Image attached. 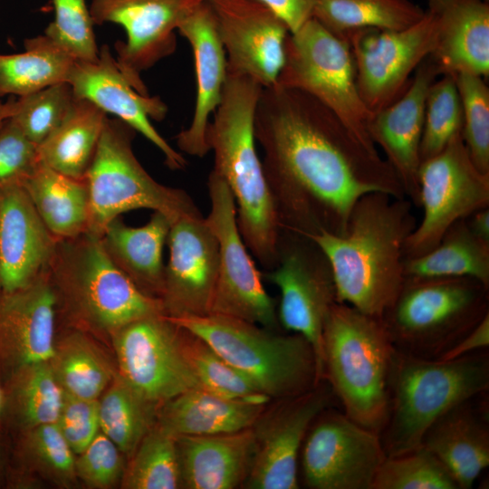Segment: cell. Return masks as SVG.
<instances>
[{"label": "cell", "mask_w": 489, "mask_h": 489, "mask_svg": "<svg viewBox=\"0 0 489 489\" xmlns=\"http://www.w3.org/2000/svg\"><path fill=\"white\" fill-rule=\"evenodd\" d=\"M254 137L282 230L342 235L363 196L405 198L390 165L311 95L277 83L263 88Z\"/></svg>", "instance_id": "6da1fadb"}, {"label": "cell", "mask_w": 489, "mask_h": 489, "mask_svg": "<svg viewBox=\"0 0 489 489\" xmlns=\"http://www.w3.org/2000/svg\"><path fill=\"white\" fill-rule=\"evenodd\" d=\"M413 204L381 192L363 196L353 206L346 232L309 236L327 257L336 300L381 318L404 281V246L417 225Z\"/></svg>", "instance_id": "7a4b0ae2"}, {"label": "cell", "mask_w": 489, "mask_h": 489, "mask_svg": "<svg viewBox=\"0 0 489 489\" xmlns=\"http://www.w3.org/2000/svg\"><path fill=\"white\" fill-rule=\"evenodd\" d=\"M263 87L227 73L222 99L206 129L214 168L235 202L240 234L250 253L268 271L278 262L282 227L256 151L254 116Z\"/></svg>", "instance_id": "3957f363"}, {"label": "cell", "mask_w": 489, "mask_h": 489, "mask_svg": "<svg viewBox=\"0 0 489 489\" xmlns=\"http://www.w3.org/2000/svg\"><path fill=\"white\" fill-rule=\"evenodd\" d=\"M49 276L66 318L82 331L111 336L123 326L165 314L162 301L144 293L107 254L101 236L58 239Z\"/></svg>", "instance_id": "277c9868"}, {"label": "cell", "mask_w": 489, "mask_h": 489, "mask_svg": "<svg viewBox=\"0 0 489 489\" xmlns=\"http://www.w3.org/2000/svg\"><path fill=\"white\" fill-rule=\"evenodd\" d=\"M489 389V353L451 360L395 350L388 379V408L379 434L387 456L421 446L426 431L456 404Z\"/></svg>", "instance_id": "5b68a950"}, {"label": "cell", "mask_w": 489, "mask_h": 489, "mask_svg": "<svg viewBox=\"0 0 489 489\" xmlns=\"http://www.w3.org/2000/svg\"><path fill=\"white\" fill-rule=\"evenodd\" d=\"M395 350L380 318L332 305L323 329V380L348 417L378 434L388 416Z\"/></svg>", "instance_id": "8992f818"}, {"label": "cell", "mask_w": 489, "mask_h": 489, "mask_svg": "<svg viewBox=\"0 0 489 489\" xmlns=\"http://www.w3.org/2000/svg\"><path fill=\"white\" fill-rule=\"evenodd\" d=\"M168 318L204 340L270 399L300 395L320 383L314 351L300 334H279L222 314Z\"/></svg>", "instance_id": "52a82bcc"}, {"label": "cell", "mask_w": 489, "mask_h": 489, "mask_svg": "<svg viewBox=\"0 0 489 489\" xmlns=\"http://www.w3.org/2000/svg\"><path fill=\"white\" fill-rule=\"evenodd\" d=\"M487 314L489 287L474 278H405L380 319L397 351L436 360Z\"/></svg>", "instance_id": "ba28073f"}, {"label": "cell", "mask_w": 489, "mask_h": 489, "mask_svg": "<svg viewBox=\"0 0 489 489\" xmlns=\"http://www.w3.org/2000/svg\"><path fill=\"white\" fill-rule=\"evenodd\" d=\"M136 133L121 120L108 117L84 177L90 200L87 233L101 236L110 221L136 209L159 212L171 223L200 213L186 191L158 182L143 168L132 150Z\"/></svg>", "instance_id": "9c48e42d"}, {"label": "cell", "mask_w": 489, "mask_h": 489, "mask_svg": "<svg viewBox=\"0 0 489 489\" xmlns=\"http://www.w3.org/2000/svg\"><path fill=\"white\" fill-rule=\"evenodd\" d=\"M277 84L297 89L331 110L366 146L377 149L368 133L371 113L357 85L349 42L314 18L290 34Z\"/></svg>", "instance_id": "30bf717a"}, {"label": "cell", "mask_w": 489, "mask_h": 489, "mask_svg": "<svg viewBox=\"0 0 489 489\" xmlns=\"http://www.w3.org/2000/svg\"><path fill=\"white\" fill-rule=\"evenodd\" d=\"M268 280L280 291L278 321L302 335L316 359L318 381L323 380V329L336 300L331 266L309 237L282 230L278 262Z\"/></svg>", "instance_id": "8fae6325"}, {"label": "cell", "mask_w": 489, "mask_h": 489, "mask_svg": "<svg viewBox=\"0 0 489 489\" xmlns=\"http://www.w3.org/2000/svg\"><path fill=\"white\" fill-rule=\"evenodd\" d=\"M418 206L423 217L406 240L405 258L427 253L454 223L489 206V174L475 166L462 135L421 162Z\"/></svg>", "instance_id": "7c38bea8"}, {"label": "cell", "mask_w": 489, "mask_h": 489, "mask_svg": "<svg viewBox=\"0 0 489 489\" xmlns=\"http://www.w3.org/2000/svg\"><path fill=\"white\" fill-rule=\"evenodd\" d=\"M210 212L206 223L219 246V269L210 313L244 320L275 331L274 300L240 234L235 197L224 178L211 170L207 180Z\"/></svg>", "instance_id": "4fadbf2b"}, {"label": "cell", "mask_w": 489, "mask_h": 489, "mask_svg": "<svg viewBox=\"0 0 489 489\" xmlns=\"http://www.w3.org/2000/svg\"><path fill=\"white\" fill-rule=\"evenodd\" d=\"M386 456L379 434L330 407L315 417L304 437L303 481L311 489H372Z\"/></svg>", "instance_id": "5bb4252c"}, {"label": "cell", "mask_w": 489, "mask_h": 489, "mask_svg": "<svg viewBox=\"0 0 489 489\" xmlns=\"http://www.w3.org/2000/svg\"><path fill=\"white\" fill-rule=\"evenodd\" d=\"M360 95L371 114L395 101L436 45L433 17L401 30L364 28L349 34Z\"/></svg>", "instance_id": "9a60e30c"}, {"label": "cell", "mask_w": 489, "mask_h": 489, "mask_svg": "<svg viewBox=\"0 0 489 489\" xmlns=\"http://www.w3.org/2000/svg\"><path fill=\"white\" fill-rule=\"evenodd\" d=\"M118 374L146 400L160 406L201 388L179 343V328L165 314L134 321L111 336Z\"/></svg>", "instance_id": "2e32d148"}, {"label": "cell", "mask_w": 489, "mask_h": 489, "mask_svg": "<svg viewBox=\"0 0 489 489\" xmlns=\"http://www.w3.org/2000/svg\"><path fill=\"white\" fill-rule=\"evenodd\" d=\"M205 0H92L94 24L113 23L126 32V41L114 44L116 62L132 87L149 95L141 73L177 48L180 23Z\"/></svg>", "instance_id": "e0dca14e"}, {"label": "cell", "mask_w": 489, "mask_h": 489, "mask_svg": "<svg viewBox=\"0 0 489 489\" xmlns=\"http://www.w3.org/2000/svg\"><path fill=\"white\" fill-rule=\"evenodd\" d=\"M336 398L326 380L300 395L277 399L254 425L255 454L244 485L297 489L298 457L315 417Z\"/></svg>", "instance_id": "ac0fdd59"}, {"label": "cell", "mask_w": 489, "mask_h": 489, "mask_svg": "<svg viewBox=\"0 0 489 489\" xmlns=\"http://www.w3.org/2000/svg\"><path fill=\"white\" fill-rule=\"evenodd\" d=\"M226 55L227 73L247 76L263 88L276 83L291 34L259 0H207Z\"/></svg>", "instance_id": "d6986e66"}, {"label": "cell", "mask_w": 489, "mask_h": 489, "mask_svg": "<svg viewBox=\"0 0 489 489\" xmlns=\"http://www.w3.org/2000/svg\"><path fill=\"white\" fill-rule=\"evenodd\" d=\"M161 301L168 317L209 314L218 276V242L202 214L171 223Z\"/></svg>", "instance_id": "ffe728a7"}, {"label": "cell", "mask_w": 489, "mask_h": 489, "mask_svg": "<svg viewBox=\"0 0 489 489\" xmlns=\"http://www.w3.org/2000/svg\"><path fill=\"white\" fill-rule=\"evenodd\" d=\"M68 82L75 97L86 99L106 114H112L142 134L163 154L171 170H182L187 161L157 131L150 120L161 121L168 107L158 96L142 95L120 70L108 45L100 48L94 62L76 61Z\"/></svg>", "instance_id": "44dd1931"}, {"label": "cell", "mask_w": 489, "mask_h": 489, "mask_svg": "<svg viewBox=\"0 0 489 489\" xmlns=\"http://www.w3.org/2000/svg\"><path fill=\"white\" fill-rule=\"evenodd\" d=\"M56 313L49 270L21 289L0 292V379L25 365L50 360Z\"/></svg>", "instance_id": "7402d4cb"}, {"label": "cell", "mask_w": 489, "mask_h": 489, "mask_svg": "<svg viewBox=\"0 0 489 489\" xmlns=\"http://www.w3.org/2000/svg\"><path fill=\"white\" fill-rule=\"evenodd\" d=\"M440 75L428 56L414 72L406 91L391 104L372 114L368 124L372 142L383 150L406 198L417 206L426 99L431 83Z\"/></svg>", "instance_id": "603a6c76"}, {"label": "cell", "mask_w": 489, "mask_h": 489, "mask_svg": "<svg viewBox=\"0 0 489 489\" xmlns=\"http://www.w3.org/2000/svg\"><path fill=\"white\" fill-rule=\"evenodd\" d=\"M57 241L22 184L0 189V292L21 289L45 273Z\"/></svg>", "instance_id": "cb8c5ba5"}, {"label": "cell", "mask_w": 489, "mask_h": 489, "mask_svg": "<svg viewBox=\"0 0 489 489\" xmlns=\"http://www.w3.org/2000/svg\"><path fill=\"white\" fill-rule=\"evenodd\" d=\"M177 32L192 49L197 94L192 120L187 129L177 134L176 142L180 151L204 158L210 151L206 129L221 101L227 75L225 52L207 0L199 4L180 23Z\"/></svg>", "instance_id": "d4e9b609"}, {"label": "cell", "mask_w": 489, "mask_h": 489, "mask_svg": "<svg viewBox=\"0 0 489 489\" xmlns=\"http://www.w3.org/2000/svg\"><path fill=\"white\" fill-rule=\"evenodd\" d=\"M421 446L446 467L458 489H470L489 465L488 391L471 397L440 416Z\"/></svg>", "instance_id": "484cf974"}, {"label": "cell", "mask_w": 489, "mask_h": 489, "mask_svg": "<svg viewBox=\"0 0 489 489\" xmlns=\"http://www.w3.org/2000/svg\"><path fill=\"white\" fill-rule=\"evenodd\" d=\"M434 19L436 45L429 55L440 74L489 75V2L425 0Z\"/></svg>", "instance_id": "4316f807"}, {"label": "cell", "mask_w": 489, "mask_h": 489, "mask_svg": "<svg viewBox=\"0 0 489 489\" xmlns=\"http://www.w3.org/2000/svg\"><path fill=\"white\" fill-rule=\"evenodd\" d=\"M182 487L234 489L244 485L255 454L254 427L177 436Z\"/></svg>", "instance_id": "83f0119b"}, {"label": "cell", "mask_w": 489, "mask_h": 489, "mask_svg": "<svg viewBox=\"0 0 489 489\" xmlns=\"http://www.w3.org/2000/svg\"><path fill=\"white\" fill-rule=\"evenodd\" d=\"M269 400L229 398L193 388L161 404L157 423L176 436L236 432L254 427Z\"/></svg>", "instance_id": "f1b7e54d"}, {"label": "cell", "mask_w": 489, "mask_h": 489, "mask_svg": "<svg viewBox=\"0 0 489 489\" xmlns=\"http://www.w3.org/2000/svg\"><path fill=\"white\" fill-rule=\"evenodd\" d=\"M170 225L171 221L159 212L138 227L127 225L119 216L101 235L114 264L144 293L160 300L165 279L163 249Z\"/></svg>", "instance_id": "f546056e"}, {"label": "cell", "mask_w": 489, "mask_h": 489, "mask_svg": "<svg viewBox=\"0 0 489 489\" xmlns=\"http://www.w3.org/2000/svg\"><path fill=\"white\" fill-rule=\"evenodd\" d=\"M23 186L54 237L68 239L87 232L90 200L85 178L66 176L40 162Z\"/></svg>", "instance_id": "4dcf8cb0"}, {"label": "cell", "mask_w": 489, "mask_h": 489, "mask_svg": "<svg viewBox=\"0 0 489 489\" xmlns=\"http://www.w3.org/2000/svg\"><path fill=\"white\" fill-rule=\"evenodd\" d=\"M108 114L75 97L61 124L38 146L40 162L74 178H84L95 155Z\"/></svg>", "instance_id": "1f68e13d"}, {"label": "cell", "mask_w": 489, "mask_h": 489, "mask_svg": "<svg viewBox=\"0 0 489 489\" xmlns=\"http://www.w3.org/2000/svg\"><path fill=\"white\" fill-rule=\"evenodd\" d=\"M405 278L470 277L489 287V242L476 236L465 218L454 223L426 254L405 258Z\"/></svg>", "instance_id": "d6a6232c"}, {"label": "cell", "mask_w": 489, "mask_h": 489, "mask_svg": "<svg viewBox=\"0 0 489 489\" xmlns=\"http://www.w3.org/2000/svg\"><path fill=\"white\" fill-rule=\"evenodd\" d=\"M5 397V423L19 433L55 423L62 404L63 390L49 361L25 365L3 383Z\"/></svg>", "instance_id": "836d02e7"}, {"label": "cell", "mask_w": 489, "mask_h": 489, "mask_svg": "<svg viewBox=\"0 0 489 489\" xmlns=\"http://www.w3.org/2000/svg\"><path fill=\"white\" fill-rule=\"evenodd\" d=\"M24 51L0 54V100L68 82L76 62L44 34L25 39Z\"/></svg>", "instance_id": "e575fe53"}, {"label": "cell", "mask_w": 489, "mask_h": 489, "mask_svg": "<svg viewBox=\"0 0 489 489\" xmlns=\"http://www.w3.org/2000/svg\"><path fill=\"white\" fill-rule=\"evenodd\" d=\"M49 363L64 393L87 399H99L117 372L84 331L76 328L56 338Z\"/></svg>", "instance_id": "d590c367"}, {"label": "cell", "mask_w": 489, "mask_h": 489, "mask_svg": "<svg viewBox=\"0 0 489 489\" xmlns=\"http://www.w3.org/2000/svg\"><path fill=\"white\" fill-rule=\"evenodd\" d=\"M424 15L410 0H313L312 18L344 39L364 28L405 29Z\"/></svg>", "instance_id": "8d00e7d4"}, {"label": "cell", "mask_w": 489, "mask_h": 489, "mask_svg": "<svg viewBox=\"0 0 489 489\" xmlns=\"http://www.w3.org/2000/svg\"><path fill=\"white\" fill-rule=\"evenodd\" d=\"M101 397L100 430L129 458L156 424L159 406L138 394L118 372Z\"/></svg>", "instance_id": "74e56055"}, {"label": "cell", "mask_w": 489, "mask_h": 489, "mask_svg": "<svg viewBox=\"0 0 489 489\" xmlns=\"http://www.w3.org/2000/svg\"><path fill=\"white\" fill-rule=\"evenodd\" d=\"M120 486L125 489L182 487L177 436L156 422L129 457Z\"/></svg>", "instance_id": "f35d334b"}, {"label": "cell", "mask_w": 489, "mask_h": 489, "mask_svg": "<svg viewBox=\"0 0 489 489\" xmlns=\"http://www.w3.org/2000/svg\"><path fill=\"white\" fill-rule=\"evenodd\" d=\"M178 328L183 356L202 389L229 398L266 397L204 340L187 329Z\"/></svg>", "instance_id": "ab89813d"}, {"label": "cell", "mask_w": 489, "mask_h": 489, "mask_svg": "<svg viewBox=\"0 0 489 489\" xmlns=\"http://www.w3.org/2000/svg\"><path fill=\"white\" fill-rule=\"evenodd\" d=\"M19 434L18 455L28 469L60 487L68 488L76 483V455L56 423L41 425Z\"/></svg>", "instance_id": "60d3db41"}, {"label": "cell", "mask_w": 489, "mask_h": 489, "mask_svg": "<svg viewBox=\"0 0 489 489\" xmlns=\"http://www.w3.org/2000/svg\"><path fill=\"white\" fill-rule=\"evenodd\" d=\"M463 110L454 74H442L430 85L420 142L421 162L440 153L462 135Z\"/></svg>", "instance_id": "b9f144b4"}, {"label": "cell", "mask_w": 489, "mask_h": 489, "mask_svg": "<svg viewBox=\"0 0 489 489\" xmlns=\"http://www.w3.org/2000/svg\"><path fill=\"white\" fill-rule=\"evenodd\" d=\"M372 489H458L446 467L420 446L404 454L386 456Z\"/></svg>", "instance_id": "7bdbcfd3"}, {"label": "cell", "mask_w": 489, "mask_h": 489, "mask_svg": "<svg viewBox=\"0 0 489 489\" xmlns=\"http://www.w3.org/2000/svg\"><path fill=\"white\" fill-rule=\"evenodd\" d=\"M462 110V139L475 166L489 174V88L484 77L455 75Z\"/></svg>", "instance_id": "ee69618b"}, {"label": "cell", "mask_w": 489, "mask_h": 489, "mask_svg": "<svg viewBox=\"0 0 489 489\" xmlns=\"http://www.w3.org/2000/svg\"><path fill=\"white\" fill-rule=\"evenodd\" d=\"M74 100L71 84L60 82L17 97L16 110L11 118L38 147L64 120Z\"/></svg>", "instance_id": "f6af8a7d"}, {"label": "cell", "mask_w": 489, "mask_h": 489, "mask_svg": "<svg viewBox=\"0 0 489 489\" xmlns=\"http://www.w3.org/2000/svg\"><path fill=\"white\" fill-rule=\"evenodd\" d=\"M54 20L44 34L76 61L94 62L100 48L96 43L93 21L85 0H52Z\"/></svg>", "instance_id": "bcb514c9"}, {"label": "cell", "mask_w": 489, "mask_h": 489, "mask_svg": "<svg viewBox=\"0 0 489 489\" xmlns=\"http://www.w3.org/2000/svg\"><path fill=\"white\" fill-rule=\"evenodd\" d=\"M124 454L101 430L75 457L77 479L88 487L108 489L120 484L126 465Z\"/></svg>", "instance_id": "7dc6e473"}, {"label": "cell", "mask_w": 489, "mask_h": 489, "mask_svg": "<svg viewBox=\"0 0 489 489\" xmlns=\"http://www.w3.org/2000/svg\"><path fill=\"white\" fill-rule=\"evenodd\" d=\"M40 163L38 147L10 117L0 124V189L24 184Z\"/></svg>", "instance_id": "c3c4849f"}, {"label": "cell", "mask_w": 489, "mask_h": 489, "mask_svg": "<svg viewBox=\"0 0 489 489\" xmlns=\"http://www.w3.org/2000/svg\"><path fill=\"white\" fill-rule=\"evenodd\" d=\"M75 455L82 453L100 431L99 399H87L63 392L55 422Z\"/></svg>", "instance_id": "681fc988"}, {"label": "cell", "mask_w": 489, "mask_h": 489, "mask_svg": "<svg viewBox=\"0 0 489 489\" xmlns=\"http://www.w3.org/2000/svg\"><path fill=\"white\" fill-rule=\"evenodd\" d=\"M276 14L291 34L312 17L313 0H259Z\"/></svg>", "instance_id": "f907efd6"}, {"label": "cell", "mask_w": 489, "mask_h": 489, "mask_svg": "<svg viewBox=\"0 0 489 489\" xmlns=\"http://www.w3.org/2000/svg\"><path fill=\"white\" fill-rule=\"evenodd\" d=\"M489 347V314L467 332L458 342L436 360H451L463 356L488 350Z\"/></svg>", "instance_id": "816d5d0a"}, {"label": "cell", "mask_w": 489, "mask_h": 489, "mask_svg": "<svg viewBox=\"0 0 489 489\" xmlns=\"http://www.w3.org/2000/svg\"><path fill=\"white\" fill-rule=\"evenodd\" d=\"M465 220L476 236L489 242V206L475 211Z\"/></svg>", "instance_id": "f5cc1de1"}, {"label": "cell", "mask_w": 489, "mask_h": 489, "mask_svg": "<svg viewBox=\"0 0 489 489\" xmlns=\"http://www.w3.org/2000/svg\"><path fill=\"white\" fill-rule=\"evenodd\" d=\"M16 110V99L11 98L6 101L0 100V124L6 119L12 117Z\"/></svg>", "instance_id": "db71d44e"}, {"label": "cell", "mask_w": 489, "mask_h": 489, "mask_svg": "<svg viewBox=\"0 0 489 489\" xmlns=\"http://www.w3.org/2000/svg\"><path fill=\"white\" fill-rule=\"evenodd\" d=\"M5 397L3 383L0 379V433L5 424Z\"/></svg>", "instance_id": "11a10c76"}, {"label": "cell", "mask_w": 489, "mask_h": 489, "mask_svg": "<svg viewBox=\"0 0 489 489\" xmlns=\"http://www.w3.org/2000/svg\"><path fill=\"white\" fill-rule=\"evenodd\" d=\"M5 477V457L3 446L0 442V485L3 484Z\"/></svg>", "instance_id": "9f6ffc18"}, {"label": "cell", "mask_w": 489, "mask_h": 489, "mask_svg": "<svg viewBox=\"0 0 489 489\" xmlns=\"http://www.w3.org/2000/svg\"><path fill=\"white\" fill-rule=\"evenodd\" d=\"M488 1V0H487Z\"/></svg>", "instance_id": "6f0895ef"}]
</instances>
